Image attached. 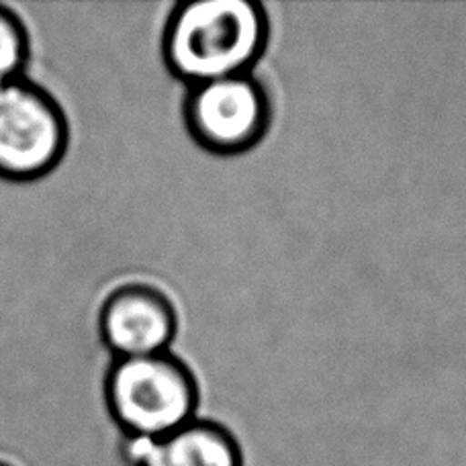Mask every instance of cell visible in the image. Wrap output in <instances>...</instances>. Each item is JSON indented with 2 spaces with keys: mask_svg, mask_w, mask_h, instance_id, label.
Segmentation results:
<instances>
[{
  "mask_svg": "<svg viewBox=\"0 0 466 466\" xmlns=\"http://www.w3.org/2000/svg\"><path fill=\"white\" fill-rule=\"evenodd\" d=\"M262 0H185L164 16L160 57L185 86L252 72L268 46Z\"/></svg>",
  "mask_w": 466,
  "mask_h": 466,
  "instance_id": "obj_1",
  "label": "cell"
},
{
  "mask_svg": "<svg viewBox=\"0 0 466 466\" xmlns=\"http://www.w3.org/2000/svg\"><path fill=\"white\" fill-rule=\"evenodd\" d=\"M103 399L125 438L154 440L197 418L198 382L190 366L170 352L113 358L103 379Z\"/></svg>",
  "mask_w": 466,
  "mask_h": 466,
  "instance_id": "obj_2",
  "label": "cell"
},
{
  "mask_svg": "<svg viewBox=\"0 0 466 466\" xmlns=\"http://www.w3.org/2000/svg\"><path fill=\"white\" fill-rule=\"evenodd\" d=\"M68 147V115L52 90L27 74L0 82V180H44L64 162Z\"/></svg>",
  "mask_w": 466,
  "mask_h": 466,
  "instance_id": "obj_3",
  "label": "cell"
},
{
  "mask_svg": "<svg viewBox=\"0 0 466 466\" xmlns=\"http://www.w3.org/2000/svg\"><path fill=\"white\" fill-rule=\"evenodd\" d=\"M182 123L188 137L207 154L219 157L249 154L270 131V90L254 70L187 86Z\"/></svg>",
  "mask_w": 466,
  "mask_h": 466,
  "instance_id": "obj_4",
  "label": "cell"
},
{
  "mask_svg": "<svg viewBox=\"0 0 466 466\" xmlns=\"http://www.w3.org/2000/svg\"><path fill=\"white\" fill-rule=\"evenodd\" d=\"M96 331L113 358L170 352L178 336L177 303L149 282H123L101 301Z\"/></svg>",
  "mask_w": 466,
  "mask_h": 466,
  "instance_id": "obj_5",
  "label": "cell"
},
{
  "mask_svg": "<svg viewBox=\"0 0 466 466\" xmlns=\"http://www.w3.org/2000/svg\"><path fill=\"white\" fill-rule=\"evenodd\" d=\"M125 459L133 466H241V448L231 430L195 418L154 440L125 438Z\"/></svg>",
  "mask_w": 466,
  "mask_h": 466,
  "instance_id": "obj_6",
  "label": "cell"
},
{
  "mask_svg": "<svg viewBox=\"0 0 466 466\" xmlns=\"http://www.w3.org/2000/svg\"><path fill=\"white\" fill-rule=\"evenodd\" d=\"M31 57L29 31L11 6L0 5V82L27 74Z\"/></svg>",
  "mask_w": 466,
  "mask_h": 466,
  "instance_id": "obj_7",
  "label": "cell"
},
{
  "mask_svg": "<svg viewBox=\"0 0 466 466\" xmlns=\"http://www.w3.org/2000/svg\"><path fill=\"white\" fill-rule=\"evenodd\" d=\"M0 466H6V464H3V462H0Z\"/></svg>",
  "mask_w": 466,
  "mask_h": 466,
  "instance_id": "obj_8",
  "label": "cell"
}]
</instances>
